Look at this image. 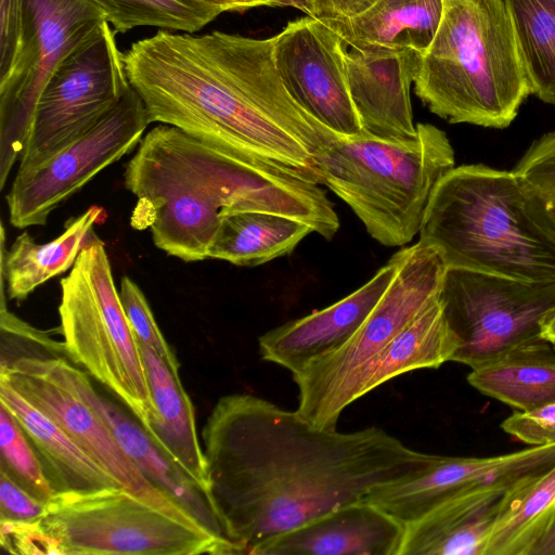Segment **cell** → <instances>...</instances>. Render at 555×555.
<instances>
[{"label": "cell", "mask_w": 555, "mask_h": 555, "mask_svg": "<svg viewBox=\"0 0 555 555\" xmlns=\"http://www.w3.org/2000/svg\"><path fill=\"white\" fill-rule=\"evenodd\" d=\"M209 494L241 554L385 485L413 478L438 455L376 426L343 433L297 410L232 393L202 430Z\"/></svg>", "instance_id": "obj_1"}, {"label": "cell", "mask_w": 555, "mask_h": 555, "mask_svg": "<svg viewBox=\"0 0 555 555\" xmlns=\"http://www.w3.org/2000/svg\"><path fill=\"white\" fill-rule=\"evenodd\" d=\"M122 59L151 124L324 184L319 157L339 134L289 95L274 64L273 37L160 29L133 42Z\"/></svg>", "instance_id": "obj_2"}, {"label": "cell", "mask_w": 555, "mask_h": 555, "mask_svg": "<svg viewBox=\"0 0 555 555\" xmlns=\"http://www.w3.org/2000/svg\"><path fill=\"white\" fill-rule=\"evenodd\" d=\"M124 181L137 197L132 227H149L158 249L186 262L208 258L221 218L234 212L286 216L327 240L339 229L319 184L171 125L158 124L143 135Z\"/></svg>", "instance_id": "obj_3"}, {"label": "cell", "mask_w": 555, "mask_h": 555, "mask_svg": "<svg viewBox=\"0 0 555 555\" xmlns=\"http://www.w3.org/2000/svg\"><path fill=\"white\" fill-rule=\"evenodd\" d=\"M418 235L447 269L555 283V218L513 170L454 167L437 185Z\"/></svg>", "instance_id": "obj_4"}, {"label": "cell", "mask_w": 555, "mask_h": 555, "mask_svg": "<svg viewBox=\"0 0 555 555\" xmlns=\"http://www.w3.org/2000/svg\"><path fill=\"white\" fill-rule=\"evenodd\" d=\"M414 91L451 124L506 128L531 94L504 0H443Z\"/></svg>", "instance_id": "obj_5"}, {"label": "cell", "mask_w": 555, "mask_h": 555, "mask_svg": "<svg viewBox=\"0 0 555 555\" xmlns=\"http://www.w3.org/2000/svg\"><path fill=\"white\" fill-rule=\"evenodd\" d=\"M319 164L324 185L374 240L395 247L420 234L431 196L455 159L444 131L417 124L415 137L404 140L339 135L323 149Z\"/></svg>", "instance_id": "obj_6"}, {"label": "cell", "mask_w": 555, "mask_h": 555, "mask_svg": "<svg viewBox=\"0 0 555 555\" xmlns=\"http://www.w3.org/2000/svg\"><path fill=\"white\" fill-rule=\"evenodd\" d=\"M14 554L236 555L238 547L158 509L122 487L56 493L31 524L0 521Z\"/></svg>", "instance_id": "obj_7"}, {"label": "cell", "mask_w": 555, "mask_h": 555, "mask_svg": "<svg viewBox=\"0 0 555 555\" xmlns=\"http://www.w3.org/2000/svg\"><path fill=\"white\" fill-rule=\"evenodd\" d=\"M59 314L67 358L106 386L145 429L155 408L140 347L105 245L94 233L61 280Z\"/></svg>", "instance_id": "obj_8"}, {"label": "cell", "mask_w": 555, "mask_h": 555, "mask_svg": "<svg viewBox=\"0 0 555 555\" xmlns=\"http://www.w3.org/2000/svg\"><path fill=\"white\" fill-rule=\"evenodd\" d=\"M396 256L389 286L356 334L336 351L292 373L298 388L296 410L317 426L337 427L340 400L354 373L440 296L448 269L435 248L417 242Z\"/></svg>", "instance_id": "obj_9"}, {"label": "cell", "mask_w": 555, "mask_h": 555, "mask_svg": "<svg viewBox=\"0 0 555 555\" xmlns=\"http://www.w3.org/2000/svg\"><path fill=\"white\" fill-rule=\"evenodd\" d=\"M115 33L105 21L54 72L37 103L17 171L46 163L86 134L130 89Z\"/></svg>", "instance_id": "obj_10"}, {"label": "cell", "mask_w": 555, "mask_h": 555, "mask_svg": "<svg viewBox=\"0 0 555 555\" xmlns=\"http://www.w3.org/2000/svg\"><path fill=\"white\" fill-rule=\"evenodd\" d=\"M440 299L459 341L452 361L473 369L544 339L542 324L555 310V283L448 269Z\"/></svg>", "instance_id": "obj_11"}, {"label": "cell", "mask_w": 555, "mask_h": 555, "mask_svg": "<svg viewBox=\"0 0 555 555\" xmlns=\"http://www.w3.org/2000/svg\"><path fill=\"white\" fill-rule=\"evenodd\" d=\"M22 54L0 81V186L20 158L36 106L50 78L106 21L89 0H24Z\"/></svg>", "instance_id": "obj_12"}, {"label": "cell", "mask_w": 555, "mask_h": 555, "mask_svg": "<svg viewBox=\"0 0 555 555\" xmlns=\"http://www.w3.org/2000/svg\"><path fill=\"white\" fill-rule=\"evenodd\" d=\"M68 364L65 357H21L0 366V380L51 418L120 487L172 517L206 530L145 479L99 413L80 396L70 378Z\"/></svg>", "instance_id": "obj_13"}, {"label": "cell", "mask_w": 555, "mask_h": 555, "mask_svg": "<svg viewBox=\"0 0 555 555\" xmlns=\"http://www.w3.org/2000/svg\"><path fill=\"white\" fill-rule=\"evenodd\" d=\"M150 124L142 99L130 87L86 134L46 163L16 172L5 196L11 224L18 229L46 224L54 209L139 145Z\"/></svg>", "instance_id": "obj_14"}, {"label": "cell", "mask_w": 555, "mask_h": 555, "mask_svg": "<svg viewBox=\"0 0 555 555\" xmlns=\"http://www.w3.org/2000/svg\"><path fill=\"white\" fill-rule=\"evenodd\" d=\"M343 39L307 16L273 37V60L285 89L307 113L343 137L364 132L352 102Z\"/></svg>", "instance_id": "obj_15"}, {"label": "cell", "mask_w": 555, "mask_h": 555, "mask_svg": "<svg viewBox=\"0 0 555 555\" xmlns=\"http://www.w3.org/2000/svg\"><path fill=\"white\" fill-rule=\"evenodd\" d=\"M555 464V443L488 457L438 455L420 475L372 490L365 501L404 526L444 500L472 488L513 487Z\"/></svg>", "instance_id": "obj_16"}, {"label": "cell", "mask_w": 555, "mask_h": 555, "mask_svg": "<svg viewBox=\"0 0 555 555\" xmlns=\"http://www.w3.org/2000/svg\"><path fill=\"white\" fill-rule=\"evenodd\" d=\"M422 53L404 48L366 46L346 51L352 102L366 134L385 140L415 137L410 89Z\"/></svg>", "instance_id": "obj_17"}, {"label": "cell", "mask_w": 555, "mask_h": 555, "mask_svg": "<svg viewBox=\"0 0 555 555\" xmlns=\"http://www.w3.org/2000/svg\"><path fill=\"white\" fill-rule=\"evenodd\" d=\"M397 268L396 254L367 282L340 300L274 327L258 338L263 360L294 373L336 351L360 328Z\"/></svg>", "instance_id": "obj_18"}, {"label": "cell", "mask_w": 555, "mask_h": 555, "mask_svg": "<svg viewBox=\"0 0 555 555\" xmlns=\"http://www.w3.org/2000/svg\"><path fill=\"white\" fill-rule=\"evenodd\" d=\"M68 372L80 396L99 413L145 479L179 504L208 532L229 540L209 492L157 447L134 416L131 417L99 392L87 373L70 363Z\"/></svg>", "instance_id": "obj_19"}, {"label": "cell", "mask_w": 555, "mask_h": 555, "mask_svg": "<svg viewBox=\"0 0 555 555\" xmlns=\"http://www.w3.org/2000/svg\"><path fill=\"white\" fill-rule=\"evenodd\" d=\"M404 530L377 505L359 501L262 543L251 555H400Z\"/></svg>", "instance_id": "obj_20"}, {"label": "cell", "mask_w": 555, "mask_h": 555, "mask_svg": "<svg viewBox=\"0 0 555 555\" xmlns=\"http://www.w3.org/2000/svg\"><path fill=\"white\" fill-rule=\"evenodd\" d=\"M513 487H476L439 503L404 526L400 555H483L492 526Z\"/></svg>", "instance_id": "obj_21"}, {"label": "cell", "mask_w": 555, "mask_h": 555, "mask_svg": "<svg viewBox=\"0 0 555 555\" xmlns=\"http://www.w3.org/2000/svg\"><path fill=\"white\" fill-rule=\"evenodd\" d=\"M457 347L439 296L354 373L343 393L341 411L399 375L452 361Z\"/></svg>", "instance_id": "obj_22"}, {"label": "cell", "mask_w": 555, "mask_h": 555, "mask_svg": "<svg viewBox=\"0 0 555 555\" xmlns=\"http://www.w3.org/2000/svg\"><path fill=\"white\" fill-rule=\"evenodd\" d=\"M138 344L155 408L145 431L167 456L209 492L207 463L197 436L194 409L179 372L149 346Z\"/></svg>", "instance_id": "obj_23"}, {"label": "cell", "mask_w": 555, "mask_h": 555, "mask_svg": "<svg viewBox=\"0 0 555 555\" xmlns=\"http://www.w3.org/2000/svg\"><path fill=\"white\" fill-rule=\"evenodd\" d=\"M0 403L24 429L56 493L120 487L61 427L3 380Z\"/></svg>", "instance_id": "obj_24"}, {"label": "cell", "mask_w": 555, "mask_h": 555, "mask_svg": "<svg viewBox=\"0 0 555 555\" xmlns=\"http://www.w3.org/2000/svg\"><path fill=\"white\" fill-rule=\"evenodd\" d=\"M105 219L106 211L103 207L91 206L70 220L64 232L51 242L38 244L24 231L16 236L7 251L2 227L1 282L8 298L25 300L37 287L72 269L89 242L93 227Z\"/></svg>", "instance_id": "obj_25"}, {"label": "cell", "mask_w": 555, "mask_h": 555, "mask_svg": "<svg viewBox=\"0 0 555 555\" xmlns=\"http://www.w3.org/2000/svg\"><path fill=\"white\" fill-rule=\"evenodd\" d=\"M443 14V0H376L358 15L320 21L354 50L366 46L411 48L422 55L431 44Z\"/></svg>", "instance_id": "obj_26"}, {"label": "cell", "mask_w": 555, "mask_h": 555, "mask_svg": "<svg viewBox=\"0 0 555 555\" xmlns=\"http://www.w3.org/2000/svg\"><path fill=\"white\" fill-rule=\"evenodd\" d=\"M468 384L518 411L555 401V350L545 340L515 348L470 369Z\"/></svg>", "instance_id": "obj_27"}, {"label": "cell", "mask_w": 555, "mask_h": 555, "mask_svg": "<svg viewBox=\"0 0 555 555\" xmlns=\"http://www.w3.org/2000/svg\"><path fill=\"white\" fill-rule=\"evenodd\" d=\"M312 228L299 220L266 211H241L221 218L209 259L255 267L292 253Z\"/></svg>", "instance_id": "obj_28"}, {"label": "cell", "mask_w": 555, "mask_h": 555, "mask_svg": "<svg viewBox=\"0 0 555 555\" xmlns=\"http://www.w3.org/2000/svg\"><path fill=\"white\" fill-rule=\"evenodd\" d=\"M554 512L555 464L507 492L483 555H529Z\"/></svg>", "instance_id": "obj_29"}, {"label": "cell", "mask_w": 555, "mask_h": 555, "mask_svg": "<svg viewBox=\"0 0 555 555\" xmlns=\"http://www.w3.org/2000/svg\"><path fill=\"white\" fill-rule=\"evenodd\" d=\"M531 94L555 106V0H504Z\"/></svg>", "instance_id": "obj_30"}, {"label": "cell", "mask_w": 555, "mask_h": 555, "mask_svg": "<svg viewBox=\"0 0 555 555\" xmlns=\"http://www.w3.org/2000/svg\"><path fill=\"white\" fill-rule=\"evenodd\" d=\"M116 33L141 26L196 33L225 12L202 0H89Z\"/></svg>", "instance_id": "obj_31"}, {"label": "cell", "mask_w": 555, "mask_h": 555, "mask_svg": "<svg viewBox=\"0 0 555 555\" xmlns=\"http://www.w3.org/2000/svg\"><path fill=\"white\" fill-rule=\"evenodd\" d=\"M0 453L3 468L21 487L44 503L56 494L37 452L15 416L0 403Z\"/></svg>", "instance_id": "obj_32"}, {"label": "cell", "mask_w": 555, "mask_h": 555, "mask_svg": "<svg viewBox=\"0 0 555 555\" xmlns=\"http://www.w3.org/2000/svg\"><path fill=\"white\" fill-rule=\"evenodd\" d=\"M5 294L1 282V352L8 351V354L1 356V361L10 358L14 351H18L14 360L21 357L59 358L66 354L64 341L52 339L46 332L31 326L9 311L5 306Z\"/></svg>", "instance_id": "obj_33"}, {"label": "cell", "mask_w": 555, "mask_h": 555, "mask_svg": "<svg viewBox=\"0 0 555 555\" xmlns=\"http://www.w3.org/2000/svg\"><path fill=\"white\" fill-rule=\"evenodd\" d=\"M118 292L126 318L137 341L149 346L171 369L179 372L180 363L160 332L149 301L139 285L132 279L125 275L121 279Z\"/></svg>", "instance_id": "obj_34"}, {"label": "cell", "mask_w": 555, "mask_h": 555, "mask_svg": "<svg viewBox=\"0 0 555 555\" xmlns=\"http://www.w3.org/2000/svg\"><path fill=\"white\" fill-rule=\"evenodd\" d=\"M513 171L555 218V131L535 140Z\"/></svg>", "instance_id": "obj_35"}, {"label": "cell", "mask_w": 555, "mask_h": 555, "mask_svg": "<svg viewBox=\"0 0 555 555\" xmlns=\"http://www.w3.org/2000/svg\"><path fill=\"white\" fill-rule=\"evenodd\" d=\"M26 31L24 0H0V81L17 63Z\"/></svg>", "instance_id": "obj_36"}, {"label": "cell", "mask_w": 555, "mask_h": 555, "mask_svg": "<svg viewBox=\"0 0 555 555\" xmlns=\"http://www.w3.org/2000/svg\"><path fill=\"white\" fill-rule=\"evenodd\" d=\"M502 429L524 443H555V401L513 413L501 424Z\"/></svg>", "instance_id": "obj_37"}, {"label": "cell", "mask_w": 555, "mask_h": 555, "mask_svg": "<svg viewBox=\"0 0 555 555\" xmlns=\"http://www.w3.org/2000/svg\"><path fill=\"white\" fill-rule=\"evenodd\" d=\"M47 508L48 503L30 494L0 467V521L36 522Z\"/></svg>", "instance_id": "obj_38"}, {"label": "cell", "mask_w": 555, "mask_h": 555, "mask_svg": "<svg viewBox=\"0 0 555 555\" xmlns=\"http://www.w3.org/2000/svg\"><path fill=\"white\" fill-rule=\"evenodd\" d=\"M310 17L318 21L352 17L370 8L376 0H308Z\"/></svg>", "instance_id": "obj_39"}, {"label": "cell", "mask_w": 555, "mask_h": 555, "mask_svg": "<svg viewBox=\"0 0 555 555\" xmlns=\"http://www.w3.org/2000/svg\"><path fill=\"white\" fill-rule=\"evenodd\" d=\"M529 555H555V512Z\"/></svg>", "instance_id": "obj_40"}, {"label": "cell", "mask_w": 555, "mask_h": 555, "mask_svg": "<svg viewBox=\"0 0 555 555\" xmlns=\"http://www.w3.org/2000/svg\"><path fill=\"white\" fill-rule=\"evenodd\" d=\"M221 7L225 12H244L262 5L260 0H202Z\"/></svg>", "instance_id": "obj_41"}, {"label": "cell", "mask_w": 555, "mask_h": 555, "mask_svg": "<svg viewBox=\"0 0 555 555\" xmlns=\"http://www.w3.org/2000/svg\"><path fill=\"white\" fill-rule=\"evenodd\" d=\"M262 5L268 7H292L310 15L311 7L308 0H260Z\"/></svg>", "instance_id": "obj_42"}, {"label": "cell", "mask_w": 555, "mask_h": 555, "mask_svg": "<svg viewBox=\"0 0 555 555\" xmlns=\"http://www.w3.org/2000/svg\"><path fill=\"white\" fill-rule=\"evenodd\" d=\"M541 334L555 350V310L543 322Z\"/></svg>", "instance_id": "obj_43"}]
</instances>
